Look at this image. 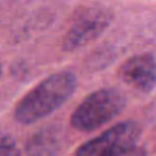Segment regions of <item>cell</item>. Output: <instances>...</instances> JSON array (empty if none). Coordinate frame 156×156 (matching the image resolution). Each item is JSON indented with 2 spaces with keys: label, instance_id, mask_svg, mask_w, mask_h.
I'll list each match as a JSON object with an SVG mask.
<instances>
[{
  "label": "cell",
  "instance_id": "4",
  "mask_svg": "<svg viewBox=\"0 0 156 156\" xmlns=\"http://www.w3.org/2000/svg\"><path fill=\"white\" fill-rule=\"evenodd\" d=\"M112 21V14L110 10L103 7H89L81 11L69 29L65 40V51H76L81 47L97 38Z\"/></svg>",
  "mask_w": 156,
  "mask_h": 156
},
{
  "label": "cell",
  "instance_id": "5",
  "mask_svg": "<svg viewBox=\"0 0 156 156\" xmlns=\"http://www.w3.org/2000/svg\"><path fill=\"white\" fill-rule=\"evenodd\" d=\"M119 77L141 93H149L156 86V59L151 54L132 56L121 66Z\"/></svg>",
  "mask_w": 156,
  "mask_h": 156
},
{
  "label": "cell",
  "instance_id": "8",
  "mask_svg": "<svg viewBox=\"0 0 156 156\" xmlns=\"http://www.w3.org/2000/svg\"><path fill=\"white\" fill-rule=\"evenodd\" d=\"M125 156H145V151L144 149H141V148H137L136 147L134 149H132L130 152H127Z\"/></svg>",
  "mask_w": 156,
  "mask_h": 156
},
{
  "label": "cell",
  "instance_id": "2",
  "mask_svg": "<svg viewBox=\"0 0 156 156\" xmlns=\"http://www.w3.org/2000/svg\"><path fill=\"white\" fill-rule=\"evenodd\" d=\"M126 105L125 96L116 89L104 88L89 94L71 114V125L81 132H92L116 118Z\"/></svg>",
  "mask_w": 156,
  "mask_h": 156
},
{
  "label": "cell",
  "instance_id": "9",
  "mask_svg": "<svg viewBox=\"0 0 156 156\" xmlns=\"http://www.w3.org/2000/svg\"><path fill=\"white\" fill-rule=\"evenodd\" d=\"M0 76H2V63H0Z\"/></svg>",
  "mask_w": 156,
  "mask_h": 156
},
{
  "label": "cell",
  "instance_id": "7",
  "mask_svg": "<svg viewBox=\"0 0 156 156\" xmlns=\"http://www.w3.org/2000/svg\"><path fill=\"white\" fill-rule=\"evenodd\" d=\"M0 156H21L15 140L10 136L0 134Z\"/></svg>",
  "mask_w": 156,
  "mask_h": 156
},
{
  "label": "cell",
  "instance_id": "6",
  "mask_svg": "<svg viewBox=\"0 0 156 156\" xmlns=\"http://www.w3.org/2000/svg\"><path fill=\"white\" fill-rule=\"evenodd\" d=\"M29 156H56L60 149L59 130L56 127H44L33 134L27 141Z\"/></svg>",
  "mask_w": 156,
  "mask_h": 156
},
{
  "label": "cell",
  "instance_id": "3",
  "mask_svg": "<svg viewBox=\"0 0 156 156\" xmlns=\"http://www.w3.org/2000/svg\"><path fill=\"white\" fill-rule=\"evenodd\" d=\"M140 137L141 126L137 122H122L81 145L74 156H125L137 147Z\"/></svg>",
  "mask_w": 156,
  "mask_h": 156
},
{
  "label": "cell",
  "instance_id": "1",
  "mask_svg": "<svg viewBox=\"0 0 156 156\" xmlns=\"http://www.w3.org/2000/svg\"><path fill=\"white\" fill-rule=\"evenodd\" d=\"M77 78L70 71L52 74L16 104L14 116L19 123L30 125L48 116L74 93Z\"/></svg>",
  "mask_w": 156,
  "mask_h": 156
}]
</instances>
